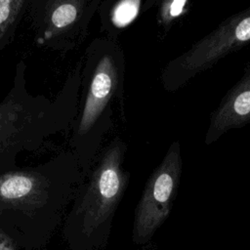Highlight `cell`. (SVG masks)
Segmentation results:
<instances>
[{
  "mask_svg": "<svg viewBox=\"0 0 250 250\" xmlns=\"http://www.w3.org/2000/svg\"><path fill=\"white\" fill-rule=\"evenodd\" d=\"M83 181L73 152L0 176V232L19 250H44Z\"/></svg>",
  "mask_w": 250,
  "mask_h": 250,
  "instance_id": "obj_1",
  "label": "cell"
},
{
  "mask_svg": "<svg viewBox=\"0 0 250 250\" xmlns=\"http://www.w3.org/2000/svg\"><path fill=\"white\" fill-rule=\"evenodd\" d=\"M81 64L69 73L54 98L31 94L26 64L16 66L13 85L0 100V176L16 169L23 151L39 149L53 137L70 130L77 113Z\"/></svg>",
  "mask_w": 250,
  "mask_h": 250,
  "instance_id": "obj_2",
  "label": "cell"
},
{
  "mask_svg": "<svg viewBox=\"0 0 250 250\" xmlns=\"http://www.w3.org/2000/svg\"><path fill=\"white\" fill-rule=\"evenodd\" d=\"M122 159V147L112 146L80 184L61 227L69 250H103L107 245L116 211L130 182Z\"/></svg>",
  "mask_w": 250,
  "mask_h": 250,
  "instance_id": "obj_3",
  "label": "cell"
},
{
  "mask_svg": "<svg viewBox=\"0 0 250 250\" xmlns=\"http://www.w3.org/2000/svg\"><path fill=\"white\" fill-rule=\"evenodd\" d=\"M86 80L80 109L70 127L69 146L80 167L83 179L95 161L100 142V124L115 84L112 57L104 53L94 56L89 50L86 62Z\"/></svg>",
  "mask_w": 250,
  "mask_h": 250,
  "instance_id": "obj_4",
  "label": "cell"
},
{
  "mask_svg": "<svg viewBox=\"0 0 250 250\" xmlns=\"http://www.w3.org/2000/svg\"><path fill=\"white\" fill-rule=\"evenodd\" d=\"M93 0H29L25 17L38 47L66 54L81 41Z\"/></svg>",
  "mask_w": 250,
  "mask_h": 250,
  "instance_id": "obj_5",
  "label": "cell"
},
{
  "mask_svg": "<svg viewBox=\"0 0 250 250\" xmlns=\"http://www.w3.org/2000/svg\"><path fill=\"white\" fill-rule=\"evenodd\" d=\"M182 174L178 149H172L147 179L134 211L132 241L136 245L150 242L168 219Z\"/></svg>",
  "mask_w": 250,
  "mask_h": 250,
  "instance_id": "obj_6",
  "label": "cell"
},
{
  "mask_svg": "<svg viewBox=\"0 0 250 250\" xmlns=\"http://www.w3.org/2000/svg\"><path fill=\"white\" fill-rule=\"evenodd\" d=\"M29 0H0V53L13 39Z\"/></svg>",
  "mask_w": 250,
  "mask_h": 250,
  "instance_id": "obj_7",
  "label": "cell"
},
{
  "mask_svg": "<svg viewBox=\"0 0 250 250\" xmlns=\"http://www.w3.org/2000/svg\"><path fill=\"white\" fill-rule=\"evenodd\" d=\"M139 0H122L113 11V21L118 26L129 23L137 15Z\"/></svg>",
  "mask_w": 250,
  "mask_h": 250,
  "instance_id": "obj_8",
  "label": "cell"
},
{
  "mask_svg": "<svg viewBox=\"0 0 250 250\" xmlns=\"http://www.w3.org/2000/svg\"><path fill=\"white\" fill-rule=\"evenodd\" d=\"M233 109L238 115H246L250 112V91H244L235 98Z\"/></svg>",
  "mask_w": 250,
  "mask_h": 250,
  "instance_id": "obj_9",
  "label": "cell"
},
{
  "mask_svg": "<svg viewBox=\"0 0 250 250\" xmlns=\"http://www.w3.org/2000/svg\"><path fill=\"white\" fill-rule=\"evenodd\" d=\"M235 36L242 42L250 39V18H246L238 23L235 29Z\"/></svg>",
  "mask_w": 250,
  "mask_h": 250,
  "instance_id": "obj_10",
  "label": "cell"
},
{
  "mask_svg": "<svg viewBox=\"0 0 250 250\" xmlns=\"http://www.w3.org/2000/svg\"><path fill=\"white\" fill-rule=\"evenodd\" d=\"M185 3H186V0H173L170 7V14L172 16L180 15L185 6Z\"/></svg>",
  "mask_w": 250,
  "mask_h": 250,
  "instance_id": "obj_11",
  "label": "cell"
},
{
  "mask_svg": "<svg viewBox=\"0 0 250 250\" xmlns=\"http://www.w3.org/2000/svg\"><path fill=\"white\" fill-rule=\"evenodd\" d=\"M0 250H19L6 236L0 232Z\"/></svg>",
  "mask_w": 250,
  "mask_h": 250,
  "instance_id": "obj_12",
  "label": "cell"
}]
</instances>
